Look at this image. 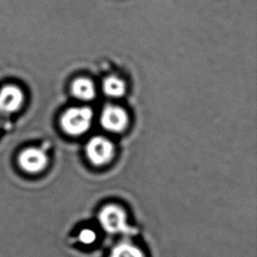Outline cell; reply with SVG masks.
<instances>
[{
  "instance_id": "30bf717a",
  "label": "cell",
  "mask_w": 257,
  "mask_h": 257,
  "mask_svg": "<svg viewBox=\"0 0 257 257\" xmlns=\"http://www.w3.org/2000/svg\"><path fill=\"white\" fill-rule=\"evenodd\" d=\"M78 239L81 243L86 245V246L88 245L90 246V245L95 243V240H97V234L93 230L85 228V229L82 230L79 233Z\"/></svg>"
},
{
  "instance_id": "7a4b0ae2",
  "label": "cell",
  "mask_w": 257,
  "mask_h": 257,
  "mask_svg": "<svg viewBox=\"0 0 257 257\" xmlns=\"http://www.w3.org/2000/svg\"><path fill=\"white\" fill-rule=\"evenodd\" d=\"M98 221L102 228L107 233L117 234L129 231L125 211L118 205H108L101 209Z\"/></svg>"
},
{
  "instance_id": "5b68a950",
  "label": "cell",
  "mask_w": 257,
  "mask_h": 257,
  "mask_svg": "<svg viewBox=\"0 0 257 257\" xmlns=\"http://www.w3.org/2000/svg\"><path fill=\"white\" fill-rule=\"evenodd\" d=\"M49 157L44 150L38 148H28L19 156V164L21 169L28 173L42 172L48 165Z\"/></svg>"
},
{
  "instance_id": "3957f363",
  "label": "cell",
  "mask_w": 257,
  "mask_h": 257,
  "mask_svg": "<svg viewBox=\"0 0 257 257\" xmlns=\"http://www.w3.org/2000/svg\"><path fill=\"white\" fill-rule=\"evenodd\" d=\"M85 151L91 164L102 166L111 160L114 155V147L110 141L98 136L88 142Z\"/></svg>"
},
{
  "instance_id": "8992f818",
  "label": "cell",
  "mask_w": 257,
  "mask_h": 257,
  "mask_svg": "<svg viewBox=\"0 0 257 257\" xmlns=\"http://www.w3.org/2000/svg\"><path fill=\"white\" fill-rule=\"evenodd\" d=\"M24 103V93L21 88L7 85L0 90V111L14 113L21 109Z\"/></svg>"
},
{
  "instance_id": "277c9868",
  "label": "cell",
  "mask_w": 257,
  "mask_h": 257,
  "mask_svg": "<svg viewBox=\"0 0 257 257\" xmlns=\"http://www.w3.org/2000/svg\"><path fill=\"white\" fill-rule=\"evenodd\" d=\"M128 115L119 106L108 105L100 117V124L108 132H123L128 125Z\"/></svg>"
},
{
  "instance_id": "ba28073f",
  "label": "cell",
  "mask_w": 257,
  "mask_h": 257,
  "mask_svg": "<svg viewBox=\"0 0 257 257\" xmlns=\"http://www.w3.org/2000/svg\"><path fill=\"white\" fill-rule=\"evenodd\" d=\"M71 91L74 97L80 100H91L96 95L93 83L85 77H80L74 81L71 85Z\"/></svg>"
},
{
  "instance_id": "6da1fadb",
  "label": "cell",
  "mask_w": 257,
  "mask_h": 257,
  "mask_svg": "<svg viewBox=\"0 0 257 257\" xmlns=\"http://www.w3.org/2000/svg\"><path fill=\"white\" fill-rule=\"evenodd\" d=\"M93 113L89 107L71 108L63 115L61 125L68 135L81 136L90 128Z\"/></svg>"
},
{
  "instance_id": "52a82bcc",
  "label": "cell",
  "mask_w": 257,
  "mask_h": 257,
  "mask_svg": "<svg viewBox=\"0 0 257 257\" xmlns=\"http://www.w3.org/2000/svg\"><path fill=\"white\" fill-rule=\"evenodd\" d=\"M107 257H147L146 251L132 240H119L110 248Z\"/></svg>"
},
{
  "instance_id": "9c48e42d",
  "label": "cell",
  "mask_w": 257,
  "mask_h": 257,
  "mask_svg": "<svg viewBox=\"0 0 257 257\" xmlns=\"http://www.w3.org/2000/svg\"><path fill=\"white\" fill-rule=\"evenodd\" d=\"M103 90L108 97H120L125 92V83L118 77H109L104 79Z\"/></svg>"
}]
</instances>
